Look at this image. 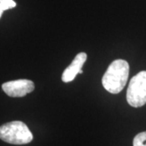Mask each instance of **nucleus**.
Returning a JSON list of instances; mask_svg holds the SVG:
<instances>
[{
  "label": "nucleus",
  "mask_w": 146,
  "mask_h": 146,
  "mask_svg": "<svg viewBox=\"0 0 146 146\" xmlns=\"http://www.w3.org/2000/svg\"><path fill=\"white\" fill-rule=\"evenodd\" d=\"M16 6V3L14 0H0V19L4 11L14 8Z\"/></svg>",
  "instance_id": "nucleus-6"
},
{
  "label": "nucleus",
  "mask_w": 146,
  "mask_h": 146,
  "mask_svg": "<svg viewBox=\"0 0 146 146\" xmlns=\"http://www.w3.org/2000/svg\"><path fill=\"white\" fill-rule=\"evenodd\" d=\"M0 139L11 145H25L33 141V136L25 123L12 121L0 126Z\"/></svg>",
  "instance_id": "nucleus-2"
},
{
  "label": "nucleus",
  "mask_w": 146,
  "mask_h": 146,
  "mask_svg": "<svg viewBox=\"0 0 146 146\" xmlns=\"http://www.w3.org/2000/svg\"><path fill=\"white\" fill-rule=\"evenodd\" d=\"M129 76V64L123 59H116L110 64L102 77V85L110 94H119L124 89Z\"/></svg>",
  "instance_id": "nucleus-1"
},
{
  "label": "nucleus",
  "mask_w": 146,
  "mask_h": 146,
  "mask_svg": "<svg viewBox=\"0 0 146 146\" xmlns=\"http://www.w3.org/2000/svg\"><path fill=\"white\" fill-rule=\"evenodd\" d=\"M86 59H87L86 53L81 52L77 54L72 63L63 72L62 75V80L63 82L68 83L72 81L76 76V75L80 73V71L82 69L83 65L86 62Z\"/></svg>",
  "instance_id": "nucleus-5"
},
{
  "label": "nucleus",
  "mask_w": 146,
  "mask_h": 146,
  "mask_svg": "<svg viewBox=\"0 0 146 146\" xmlns=\"http://www.w3.org/2000/svg\"><path fill=\"white\" fill-rule=\"evenodd\" d=\"M133 146H146V131L141 132L135 136Z\"/></svg>",
  "instance_id": "nucleus-7"
},
{
  "label": "nucleus",
  "mask_w": 146,
  "mask_h": 146,
  "mask_svg": "<svg viewBox=\"0 0 146 146\" xmlns=\"http://www.w3.org/2000/svg\"><path fill=\"white\" fill-rule=\"evenodd\" d=\"M83 72V71H82V69H81V70H80V74H81V73Z\"/></svg>",
  "instance_id": "nucleus-8"
},
{
  "label": "nucleus",
  "mask_w": 146,
  "mask_h": 146,
  "mask_svg": "<svg viewBox=\"0 0 146 146\" xmlns=\"http://www.w3.org/2000/svg\"><path fill=\"white\" fill-rule=\"evenodd\" d=\"M127 101L131 106L136 108L146 104V71L140 72L131 79Z\"/></svg>",
  "instance_id": "nucleus-3"
},
{
  "label": "nucleus",
  "mask_w": 146,
  "mask_h": 146,
  "mask_svg": "<svg viewBox=\"0 0 146 146\" xmlns=\"http://www.w3.org/2000/svg\"><path fill=\"white\" fill-rule=\"evenodd\" d=\"M2 89L7 95L10 97L21 98L33 92L35 89V86L32 80L21 79L3 84Z\"/></svg>",
  "instance_id": "nucleus-4"
}]
</instances>
